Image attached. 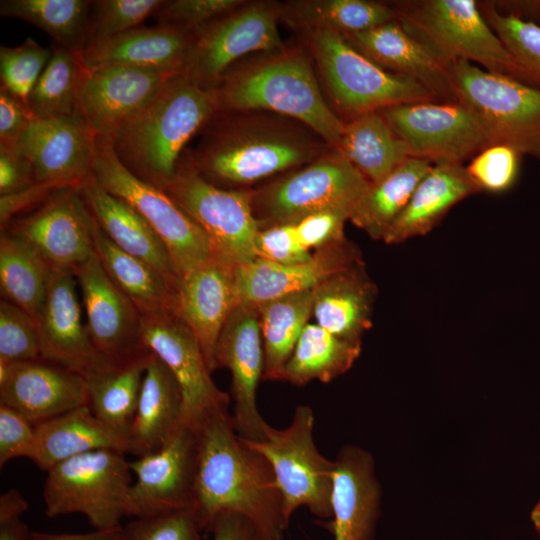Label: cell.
Segmentation results:
<instances>
[{"label":"cell","instance_id":"1","mask_svg":"<svg viewBox=\"0 0 540 540\" xmlns=\"http://www.w3.org/2000/svg\"><path fill=\"white\" fill-rule=\"evenodd\" d=\"M189 426L198 447L193 514L200 529L209 531L219 516L235 513L252 524L259 540H284L288 522L273 470L238 436L228 407Z\"/></svg>","mask_w":540,"mask_h":540},{"label":"cell","instance_id":"2","mask_svg":"<svg viewBox=\"0 0 540 540\" xmlns=\"http://www.w3.org/2000/svg\"><path fill=\"white\" fill-rule=\"evenodd\" d=\"M200 133L185 154L207 181L232 189L300 168L333 148L304 123L262 110H218Z\"/></svg>","mask_w":540,"mask_h":540},{"label":"cell","instance_id":"3","mask_svg":"<svg viewBox=\"0 0 540 540\" xmlns=\"http://www.w3.org/2000/svg\"><path fill=\"white\" fill-rule=\"evenodd\" d=\"M304 47L251 54L232 65L213 88L218 110H262L298 120L338 149L344 121L325 100Z\"/></svg>","mask_w":540,"mask_h":540},{"label":"cell","instance_id":"4","mask_svg":"<svg viewBox=\"0 0 540 540\" xmlns=\"http://www.w3.org/2000/svg\"><path fill=\"white\" fill-rule=\"evenodd\" d=\"M217 111L212 89L177 73L161 85L110 141L127 169L164 189L175 176L187 143Z\"/></svg>","mask_w":540,"mask_h":540},{"label":"cell","instance_id":"5","mask_svg":"<svg viewBox=\"0 0 540 540\" xmlns=\"http://www.w3.org/2000/svg\"><path fill=\"white\" fill-rule=\"evenodd\" d=\"M392 6L402 26L446 64L474 61L486 71L538 87L474 0H426Z\"/></svg>","mask_w":540,"mask_h":540},{"label":"cell","instance_id":"6","mask_svg":"<svg viewBox=\"0 0 540 540\" xmlns=\"http://www.w3.org/2000/svg\"><path fill=\"white\" fill-rule=\"evenodd\" d=\"M297 35L313 60L334 111L340 118L344 115L345 121L397 104L437 100L419 82L373 63L338 33L315 30Z\"/></svg>","mask_w":540,"mask_h":540},{"label":"cell","instance_id":"7","mask_svg":"<svg viewBox=\"0 0 540 540\" xmlns=\"http://www.w3.org/2000/svg\"><path fill=\"white\" fill-rule=\"evenodd\" d=\"M370 182L337 149L285 173L257 190L251 204L260 229L296 223L325 210L352 212Z\"/></svg>","mask_w":540,"mask_h":540},{"label":"cell","instance_id":"8","mask_svg":"<svg viewBox=\"0 0 540 540\" xmlns=\"http://www.w3.org/2000/svg\"><path fill=\"white\" fill-rule=\"evenodd\" d=\"M93 177L104 190L136 210L157 233L178 280L216 257L203 229L164 190L127 169L110 140L97 138Z\"/></svg>","mask_w":540,"mask_h":540},{"label":"cell","instance_id":"9","mask_svg":"<svg viewBox=\"0 0 540 540\" xmlns=\"http://www.w3.org/2000/svg\"><path fill=\"white\" fill-rule=\"evenodd\" d=\"M123 451L99 449L67 459L48 470L43 486L45 514L85 515L95 530L121 527L132 484Z\"/></svg>","mask_w":540,"mask_h":540},{"label":"cell","instance_id":"10","mask_svg":"<svg viewBox=\"0 0 540 540\" xmlns=\"http://www.w3.org/2000/svg\"><path fill=\"white\" fill-rule=\"evenodd\" d=\"M447 73L455 100L480 118L495 144L540 160V87L466 60L448 62Z\"/></svg>","mask_w":540,"mask_h":540},{"label":"cell","instance_id":"11","mask_svg":"<svg viewBox=\"0 0 540 540\" xmlns=\"http://www.w3.org/2000/svg\"><path fill=\"white\" fill-rule=\"evenodd\" d=\"M314 414L309 406H297L291 423L285 429L270 425L265 439L246 445L269 462L283 500L286 521L299 507L323 519L332 517L331 495L334 461L324 457L313 438Z\"/></svg>","mask_w":540,"mask_h":540},{"label":"cell","instance_id":"12","mask_svg":"<svg viewBox=\"0 0 540 540\" xmlns=\"http://www.w3.org/2000/svg\"><path fill=\"white\" fill-rule=\"evenodd\" d=\"M162 190L203 229L217 258L233 266L256 259L255 238L260 227L252 210L251 189L212 184L184 151L175 176Z\"/></svg>","mask_w":540,"mask_h":540},{"label":"cell","instance_id":"13","mask_svg":"<svg viewBox=\"0 0 540 540\" xmlns=\"http://www.w3.org/2000/svg\"><path fill=\"white\" fill-rule=\"evenodd\" d=\"M278 23V2L245 0L195 32L181 73L203 88H213L239 60L282 48Z\"/></svg>","mask_w":540,"mask_h":540},{"label":"cell","instance_id":"14","mask_svg":"<svg viewBox=\"0 0 540 540\" xmlns=\"http://www.w3.org/2000/svg\"><path fill=\"white\" fill-rule=\"evenodd\" d=\"M378 112L405 143L411 157L430 163L462 164L495 144L480 118L458 101L403 103Z\"/></svg>","mask_w":540,"mask_h":540},{"label":"cell","instance_id":"15","mask_svg":"<svg viewBox=\"0 0 540 540\" xmlns=\"http://www.w3.org/2000/svg\"><path fill=\"white\" fill-rule=\"evenodd\" d=\"M197 454L195 431L183 423L160 449L129 462L135 481L127 496V517L193 513Z\"/></svg>","mask_w":540,"mask_h":540},{"label":"cell","instance_id":"16","mask_svg":"<svg viewBox=\"0 0 540 540\" xmlns=\"http://www.w3.org/2000/svg\"><path fill=\"white\" fill-rule=\"evenodd\" d=\"M140 341L176 379L182 394L185 424L192 425L203 414L229 406L228 395L211 377L197 338L175 309L141 315Z\"/></svg>","mask_w":540,"mask_h":540},{"label":"cell","instance_id":"17","mask_svg":"<svg viewBox=\"0 0 540 540\" xmlns=\"http://www.w3.org/2000/svg\"><path fill=\"white\" fill-rule=\"evenodd\" d=\"M97 225L80 190L62 188L4 230L26 241L52 269L74 272L96 253Z\"/></svg>","mask_w":540,"mask_h":540},{"label":"cell","instance_id":"18","mask_svg":"<svg viewBox=\"0 0 540 540\" xmlns=\"http://www.w3.org/2000/svg\"><path fill=\"white\" fill-rule=\"evenodd\" d=\"M216 362L232 376L231 416L236 433L250 441L265 439L269 424L262 418L256 403L257 387L265 366L257 305L239 302L233 309L217 343Z\"/></svg>","mask_w":540,"mask_h":540},{"label":"cell","instance_id":"19","mask_svg":"<svg viewBox=\"0 0 540 540\" xmlns=\"http://www.w3.org/2000/svg\"><path fill=\"white\" fill-rule=\"evenodd\" d=\"M37 182L56 189H79L93 176L97 136L77 113L34 118L18 141Z\"/></svg>","mask_w":540,"mask_h":540},{"label":"cell","instance_id":"20","mask_svg":"<svg viewBox=\"0 0 540 540\" xmlns=\"http://www.w3.org/2000/svg\"><path fill=\"white\" fill-rule=\"evenodd\" d=\"M73 273L82 294L86 327L99 354L125 360L146 352L140 341L138 309L107 275L96 253Z\"/></svg>","mask_w":540,"mask_h":540},{"label":"cell","instance_id":"21","mask_svg":"<svg viewBox=\"0 0 540 540\" xmlns=\"http://www.w3.org/2000/svg\"><path fill=\"white\" fill-rule=\"evenodd\" d=\"M171 76L128 66L86 70L79 111L97 138L111 140Z\"/></svg>","mask_w":540,"mask_h":540},{"label":"cell","instance_id":"22","mask_svg":"<svg viewBox=\"0 0 540 540\" xmlns=\"http://www.w3.org/2000/svg\"><path fill=\"white\" fill-rule=\"evenodd\" d=\"M82 375L45 359L0 363V404L33 425L87 404Z\"/></svg>","mask_w":540,"mask_h":540},{"label":"cell","instance_id":"23","mask_svg":"<svg viewBox=\"0 0 540 540\" xmlns=\"http://www.w3.org/2000/svg\"><path fill=\"white\" fill-rule=\"evenodd\" d=\"M235 267L215 257L179 278L174 309L197 338L211 373L218 367L216 347L239 303Z\"/></svg>","mask_w":540,"mask_h":540},{"label":"cell","instance_id":"24","mask_svg":"<svg viewBox=\"0 0 540 540\" xmlns=\"http://www.w3.org/2000/svg\"><path fill=\"white\" fill-rule=\"evenodd\" d=\"M36 320L43 359L83 377L105 359L94 347L82 322L73 272L52 269L47 294Z\"/></svg>","mask_w":540,"mask_h":540},{"label":"cell","instance_id":"25","mask_svg":"<svg viewBox=\"0 0 540 540\" xmlns=\"http://www.w3.org/2000/svg\"><path fill=\"white\" fill-rule=\"evenodd\" d=\"M362 263L358 248L344 239L316 250L304 263L282 265L260 258L235 267L239 302L260 305L315 288L328 277Z\"/></svg>","mask_w":540,"mask_h":540},{"label":"cell","instance_id":"26","mask_svg":"<svg viewBox=\"0 0 540 540\" xmlns=\"http://www.w3.org/2000/svg\"><path fill=\"white\" fill-rule=\"evenodd\" d=\"M380 505L381 488L372 456L356 446L342 447L334 460L333 540H373Z\"/></svg>","mask_w":540,"mask_h":540},{"label":"cell","instance_id":"27","mask_svg":"<svg viewBox=\"0 0 540 540\" xmlns=\"http://www.w3.org/2000/svg\"><path fill=\"white\" fill-rule=\"evenodd\" d=\"M341 36L351 47L385 71L419 82L437 100H455L448 80L447 64L412 36L398 19L363 32Z\"/></svg>","mask_w":540,"mask_h":540},{"label":"cell","instance_id":"28","mask_svg":"<svg viewBox=\"0 0 540 540\" xmlns=\"http://www.w3.org/2000/svg\"><path fill=\"white\" fill-rule=\"evenodd\" d=\"M193 38V33L173 27H137L92 42L79 55L86 70L128 66L174 75L181 73Z\"/></svg>","mask_w":540,"mask_h":540},{"label":"cell","instance_id":"29","mask_svg":"<svg viewBox=\"0 0 540 540\" xmlns=\"http://www.w3.org/2000/svg\"><path fill=\"white\" fill-rule=\"evenodd\" d=\"M79 190L106 236L122 251L152 266L175 291L178 276L169 252L145 219L93 176Z\"/></svg>","mask_w":540,"mask_h":540},{"label":"cell","instance_id":"30","mask_svg":"<svg viewBox=\"0 0 540 540\" xmlns=\"http://www.w3.org/2000/svg\"><path fill=\"white\" fill-rule=\"evenodd\" d=\"M183 423L179 385L165 364L150 352L128 435V452L141 457L157 451Z\"/></svg>","mask_w":540,"mask_h":540},{"label":"cell","instance_id":"31","mask_svg":"<svg viewBox=\"0 0 540 540\" xmlns=\"http://www.w3.org/2000/svg\"><path fill=\"white\" fill-rule=\"evenodd\" d=\"M481 192L461 163H438L417 185L406 208L383 241L402 243L431 232L452 207Z\"/></svg>","mask_w":540,"mask_h":540},{"label":"cell","instance_id":"32","mask_svg":"<svg viewBox=\"0 0 540 540\" xmlns=\"http://www.w3.org/2000/svg\"><path fill=\"white\" fill-rule=\"evenodd\" d=\"M30 459L47 472L75 456L99 449L128 452L127 441L114 433L92 412L88 404L34 425Z\"/></svg>","mask_w":540,"mask_h":540},{"label":"cell","instance_id":"33","mask_svg":"<svg viewBox=\"0 0 540 540\" xmlns=\"http://www.w3.org/2000/svg\"><path fill=\"white\" fill-rule=\"evenodd\" d=\"M376 286L363 262L338 272L314 288L316 324L340 338L361 342L372 326Z\"/></svg>","mask_w":540,"mask_h":540},{"label":"cell","instance_id":"34","mask_svg":"<svg viewBox=\"0 0 540 540\" xmlns=\"http://www.w3.org/2000/svg\"><path fill=\"white\" fill-rule=\"evenodd\" d=\"M149 356L146 351L125 360L105 358L84 376L93 414L127 444Z\"/></svg>","mask_w":540,"mask_h":540},{"label":"cell","instance_id":"35","mask_svg":"<svg viewBox=\"0 0 540 540\" xmlns=\"http://www.w3.org/2000/svg\"><path fill=\"white\" fill-rule=\"evenodd\" d=\"M280 23L296 34L326 30L348 35L397 20L392 4L372 0H288L278 2Z\"/></svg>","mask_w":540,"mask_h":540},{"label":"cell","instance_id":"36","mask_svg":"<svg viewBox=\"0 0 540 540\" xmlns=\"http://www.w3.org/2000/svg\"><path fill=\"white\" fill-rule=\"evenodd\" d=\"M432 166L424 159L407 158L384 178L370 183L353 208L349 221L370 238L383 240Z\"/></svg>","mask_w":540,"mask_h":540},{"label":"cell","instance_id":"37","mask_svg":"<svg viewBox=\"0 0 540 540\" xmlns=\"http://www.w3.org/2000/svg\"><path fill=\"white\" fill-rule=\"evenodd\" d=\"M337 150L370 183L381 180L411 157L405 143L378 111L366 112L345 121Z\"/></svg>","mask_w":540,"mask_h":540},{"label":"cell","instance_id":"38","mask_svg":"<svg viewBox=\"0 0 540 540\" xmlns=\"http://www.w3.org/2000/svg\"><path fill=\"white\" fill-rule=\"evenodd\" d=\"M95 252L107 275L140 315L174 309L175 291L163 276L146 262L119 249L99 225L95 231Z\"/></svg>","mask_w":540,"mask_h":540},{"label":"cell","instance_id":"39","mask_svg":"<svg viewBox=\"0 0 540 540\" xmlns=\"http://www.w3.org/2000/svg\"><path fill=\"white\" fill-rule=\"evenodd\" d=\"M361 353V342L340 338L318 324H307L286 363L281 381L328 383L347 372Z\"/></svg>","mask_w":540,"mask_h":540},{"label":"cell","instance_id":"40","mask_svg":"<svg viewBox=\"0 0 540 540\" xmlns=\"http://www.w3.org/2000/svg\"><path fill=\"white\" fill-rule=\"evenodd\" d=\"M313 297L314 288L257 305L265 354L263 379L281 381L283 369L313 314Z\"/></svg>","mask_w":540,"mask_h":540},{"label":"cell","instance_id":"41","mask_svg":"<svg viewBox=\"0 0 540 540\" xmlns=\"http://www.w3.org/2000/svg\"><path fill=\"white\" fill-rule=\"evenodd\" d=\"M52 268L22 238L3 230L0 238V289L9 301L37 318Z\"/></svg>","mask_w":540,"mask_h":540},{"label":"cell","instance_id":"42","mask_svg":"<svg viewBox=\"0 0 540 540\" xmlns=\"http://www.w3.org/2000/svg\"><path fill=\"white\" fill-rule=\"evenodd\" d=\"M92 1L2 0L0 15L45 31L55 45L81 53L88 43Z\"/></svg>","mask_w":540,"mask_h":540},{"label":"cell","instance_id":"43","mask_svg":"<svg viewBox=\"0 0 540 540\" xmlns=\"http://www.w3.org/2000/svg\"><path fill=\"white\" fill-rule=\"evenodd\" d=\"M85 73L79 53L53 44L51 57L26 102L34 118H58L77 113Z\"/></svg>","mask_w":540,"mask_h":540},{"label":"cell","instance_id":"44","mask_svg":"<svg viewBox=\"0 0 540 540\" xmlns=\"http://www.w3.org/2000/svg\"><path fill=\"white\" fill-rule=\"evenodd\" d=\"M481 12L507 50L540 87V25L516 14H502L487 4Z\"/></svg>","mask_w":540,"mask_h":540},{"label":"cell","instance_id":"45","mask_svg":"<svg viewBox=\"0 0 540 540\" xmlns=\"http://www.w3.org/2000/svg\"><path fill=\"white\" fill-rule=\"evenodd\" d=\"M51 54L32 38L15 47L1 46L0 88L27 102Z\"/></svg>","mask_w":540,"mask_h":540},{"label":"cell","instance_id":"46","mask_svg":"<svg viewBox=\"0 0 540 540\" xmlns=\"http://www.w3.org/2000/svg\"><path fill=\"white\" fill-rule=\"evenodd\" d=\"M43 359L36 318L15 304L0 302V363Z\"/></svg>","mask_w":540,"mask_h":540},{"label":"cell","instance_id":"47","mask_svg":"<svg viewBox=\"0 0 540 540\" xmlns=\"http://www.w3.org/2000/svg\"><path fill=\"white\" fill-rule=\"evenodd\" d=\"M163 3V0L92 1L87 45L139 27Z\"/></svg>","mask_w":540,"mask_h":540},{"label":"cell","instance_id":"48","mask_svg":"<svg viewBox=\"0 0 540 540\" xmlns=\"http://www.w3.org/2000/svg\"><path fill=\"white\" fill-rule=\"evenodd\" d=\"M520 156L510 146L494 144L478 153L466 169L480 191L503 192L517 179Z\"/></svg>","mask_w":540,"mask_h":540},{"label":"cell","instance_id":"49","mask_svg":"<svg viewBox=\"0 0 540 540\" xmlns=\"http://www.w3.org/2000/svg\"><path fill=\"white\" fill-rule=\"evenodd\" d=\"M245 0H164L154 14L158 25L195 34L215 18L233 10Z\"/></svg>","mask_w":540,"mask_h":540},{"label":"cell","instance_id":"50","mask_svg":"<svg viewBox=\"0 0 540 540\" xmlns=\"http://www.w3.org/2000/svg\"><path fill=\"white\" fill-rule=\"evenodd\" d=\"M194 514L178 511L135 518L123 527L121 540H207Z\"/></svg>","mask_w":540,"mask_h":540},{"label":"cell","instance_id":"51","mask_svg":"<svg viewBox=\"0 0 540 540\" xmlns=\"http://www.w3.org/2000/svg\"><path fill=\"white\" fill-rule=\"evenodd\" d=\"M255 254L256 258L282 265L304 263L313 257V253L299 242L293 223L259 229L255 238Z\"/></svg>","mask_w":540,"mask_h":540},{"label":"cell","instance_id":"52","mask_svg":"<svg viewBox=\"0 0 540 540\" xmlns=\"http://www.w3.org/2000/svg\"><path fill=\"white\" fill-rule=\"evenodd\" d=\"M349 217L347 210H325L293 224L301 245L312 252L346 239L344 226Z\"/></svg>","mask_w":540,"mask_h":540},{"label":"cell","instance_id":"53","mask_svg":"<svg viewBox=\"0 0 540 540\" xmlns=\"http://www.w3.org/2000/svg\"><path fill=\"white\" fill-rule=\"evenodd\" d=\"M34 425L16 410L0 404V467L17 457L29 458Z\"/></svg>","mask_w":540,"mask_h":540},{"label":"cell","instance_id":"54","mask_svg":"<svg viewBox=\"0 0 540 540\" xmlns=\"http://www.w3.org/2000/svg\"><path fill=\"white\" fill-rule=\"evenodd\" d=\"M36 183L34 169L18 143H0V195L21 191Z\"/></svg>","mask_w":540,"mask_h":540},{"label":"cell","instance_id":"55","mask_svg":"<svg viewBox=\"0 0 540 540\" xmlns=\"http://www.w3.org/2000/svg\"><path fill=\"white\" fill-rule=\"evenodd\" d=\"M33 119L26 102L0 88V143H18Z\"/></svg>","mask_w":540,"mask_h":540},{"label":"cell","instance_id":"56","mask_svg":"<svg viewBox=\"0 0 540 540\" xmlns=\"http://www.w3.org/2000/svg\"><path fill=\"white\" fill-rule=\"evenodd\" d=\"M55 190L50 185L38 182L21 191L0 195L1 231L7 228L15 215L41 205Z\"/></svg>","mask_w":540,"mask_h":540},{"label":"cell","instance_id":"57","mask_svg":"<svg viewBox=\"0 0 540 540\" xmlns=\"http://www.w3.org/2000/svg\"><path fill=\"white\" fill-rule=\"evenodd\" d=\"M208 532L213 534V540H259L252 524L235 513L219 516Z\"/></svg>","mask_w":540,"mask_h":540},{"label":"cell","instance_id":"58","mask_svg":"<svg viewBox=\"0 0 540 540\" xmlns=\"http://www.w3.org/2000/svg\"><path fill=\"white\" fill-rule=\"evenodd\" d=\"M123 527L108 530H95L89 533L71 534V533H43L31 532L30 540H120Z\"/></svg>","mask_w":540,"mask_h":540},{"label":"cell","instance_id":"59","mask_svg":"<svg viewBox=\"0 0 540 540\" xmlns=\"http://www.w3.org/2000/svg\"><path fill=\"white\" fill-rule=\"evenodd\" d=\"M28 502L16 489H9L0 496V523L20 519L28 509Z\"/></svg>","mask_w":540,"mask_h":540},{"label":"cell","instance_id":"60","mask_svg":"<svg viewBox=\"0 0 540 540\" xmlns=\"http://www.w3.org/2000/svg\"><path fill=\"white\" fill-rule=\"evenodd\" d=\"M30 534L21 518L0 523V540H30Z\"/></svg>","mask_w":540,"mask_h":540},{"label":"cell","instance_id":"61","mask_svg":"<svg viewBox=\"0 0 540 540\" xmlns=\"http://www.w3.org/2000/svg\"><path fill=\"white\" fill-rule=\"evenodd\" d=\"M530 520L536 531L540 529V499L534 506L530 514Z\"/></svg>","mask_w":540,"mask_h":540},{"label":"cell","instance_id":"62","mask_svg":"<svg viewBox=\"0 0 540 540\" xmlns=\"http://www.w3.org/2000/svg\"><path fill=\"white\" fill-rule=\"evenodd\" d=\"M537 532H538V534H539V536H540V529H539V530H537Z\"/></svg>","mask_w":540,"mask_h":540},{"label":"cell","instance_id":"63","mask_svg":"<svg viewBox=\"0 0 540 540\" xmlns=\"http://www.w3.org/2000/svg\"><path fill=\"white\" fill-rule=\"evenodd\" d=\"M539 12H540V10H539Z\"/></svg>","mask_w":540,"mask_h":540},{"label":"cell","instance_id":"64","mask_svg":"<svg viewBox=\"0 0 540 540\" xmlns=\"http://www.w3.org/2000/svg\"><path fill=\"white\" fill-rule=\"evenodd\" d=\"M121 540V539H120Z\"/></svg>","mask_w":540,"mask_h":540}]
</instances>
